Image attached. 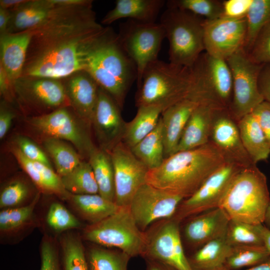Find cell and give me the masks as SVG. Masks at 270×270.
Returning <instances> with one entry per match:
<instances>
[{
    "mask_svg": "<svg viewBox=\"0 0 270 270\" xmlns=\"http://www.w3.org/2000/svg\"><path fill=\"white\" fill-rule=\"evenodd\" d=\"M216 109L206 104L196 107L186 123L176 152L193 149L210 142Z\"/></svg>",
    "mask_w": 270,
    "mask_h": 270,
    "instance_id": "24",
    "label": "cell"
},
{
    "mask_svg": "<svg viewBox=\"0 0 270 270\" xmlns=\"http://www.w3.org/2000/svg\"><path fill=\"white\" fill-rule=\"evenodd\" d=\"M259 229L262 239L264 246L270 257V229L262 224H259Z\"/></svg>",
    "mask_w": 270,
    "mask_h": 270,
    "instance_id": "53",
    "label": "cell"
},
{
    "mask_svg": "<svg viewBox=\"0 0 270 270\" xmlns=\"http://www.w3.org/2000/svg\"><path fill=\"white\" fill-rule=\"evenodd\" d=\"M231 248L224 236L206 243L188 259L193 270H209L224 266Z\"/></svg>",
    "mask_w": 270,
    "mask_h": 270,
    "instance_id": "31",
    "label": "cell"
},
{
    "mask_svg": "<svg viewBox=\"0 0 270 270\" xmlns=\"http://www.w3.org/2000/svg\"><path fill=\"white\" fill-rule=\"evenodd\" d=\"M44 146L53 160L56 172L60 177L70 172L82 160L80 154L66 141L46 138Z\"/></svg>",
    "mask_w": 270,
    "mask_h": 270,
    "instance_id": "33",
    "label": "cell"
},
{
    "mask_svg": "<svg viewBox=\"0 0 270 270\" xmlns=\"http://www.w3.org/2000/svg\"><path fill=\"white\" fill-rule=\"evenodd\" d=\"M28 193V186L22 180H16L8 183L0 192V208L6 209L19 206L25 200Z\"/></svg>",
    "mask_w": 270,
    "mask_h": 270,
    "instance_id": "43",
    "label": "cell"
},
{
    "mask_svg": "<svg viewBox=\"0 0 270 270\" xmlns=\"http://www.w3.org/2000/svg\"><path fill=\"white\" fill-rule=\"evenodd\" d=\"M183 200L146 182L138 190L128 207L137 226L144 232L154 222L172 218Z\"/></svg>",
    "mask_w": 270,
    "mask_h": 270,
    "instance_id": "16",
    "label": "cell"
},
{
    "mask_svg": "<svg viewBox=\"0 0 270 270\" xmlns=\"http://www.w3.org/2000/svg\"><path fill=\"white\" fill-rule=\"evenodd\" d=\"M246 20V36L242 50L247 54L258 34L270 20V0H252Z\"/></svg>",
    "mask_w": 270,
    "mask_h": 270,
    "instance_id": "37",
    "label": "cell"
},
{
    "mask_svg": "<svg viewBox=\"0 0 270 270\" xmlns=\"http://www.w3.org/2000/svg\"><path fill=\"white\" fill-rule=\"evenodd\" d=\"M186 220L184 236L191 246L198 248L225 236L230 218L220 207L202 212Z\"/></svg>",
    "mask_w": 270,
    "mask_h": 270,
    "instance_id": "21",
    "label": "cell"
},
{
    "mask_svg": "<svg viewBox=\"0 0 270 270\" xmlns=\"http://www.w3.org/2000/svg\"><path fill=\"white\" fill-rule=\"evenodd\" d=\"M121 110L111 96L100 87L92 126L98 147L107 152L122 140L126 122L122 116Z\"/></svg>",
    "mask_w": 270,
    "mask_h": 270,
    "instance_id": "19",
    "label": "cell"
},
{
    "mask_svg": "<svg viewBox=\"0 0 270 270\" xmlns=\"http://www.w3.org/2000/svg\"><path fill=\"white\" fill-rule=\"evenodd\" d=\"M118 34L122 48L136 66L138 87L146 66L158 59L166 38L164 30L160 23L128 20L120 26Z\"/></svg>",
    "mask_w": 270,
    "mask_h": 270,
    "instance_id": "9",
    "label": "cell"
},
{
    "mask_svg": "<svg viewBox=\"0 0 270 270\" xmlns=\"http://www.w3.org/2000/svg\"><path fill=\"white\" fill-rule=\"evenodd\" d=\"M264 222L266 224V226L270 229V203L266 210Z\"/></svg>",
    "mask_w": 270,
    "mask_h": 270,
    "instance_id": "56",
    "label": "cell"
},
{
    "mask_svg": "<svg viewBox=\"0 0 270 270\" xmlns=\"http://www.w3.org/2000/svg\"><path fill=\"white\" fill-rule=\"evenodd\" d=\"M92 4L86 0L60 6L46 21L30 30L21 76L63 79L85 70L90 50L106 28L97 22Z\"/></svg>",
    "mask_w": 270,
    "mask_h": 270,
    "instance_id": "1",
    "label": "cell"
},
{
    "mask_svg": "<svg viewBox=\"0 0 270 270\" xmlns=\"http://www.w3.org/2000/svg\"><path fill=\"white\" fill-rule=\"evenodd\" d=\"M28 0H0V8L14 10L26 2Z\"/></svg>",
    "mask_w": 270,
    "mask_h": 270,
    "instance_id": "52",
    "label": "cell"
},
{
    "mask_svg": "<svg viewBox=\"0 0 270 270\" xmlns=\"http://www.w3.org/2000/svg\"><path fill=\"white\" fill-rule=\"evenodd\" d=\"M244 148L254 164L266 160L270 154V146L258 120L250 112L238 122Z\"/></svg>",
    "mask_w": 270,
    "mask_h": 270,
    "instance_id": "27",
    "label": "cell"
},
{
    "mask_svg": "<svg viewBox=\"0 0 270 270\" xmlns=\"http://www.w3.org/2000/svg\"><path fill=\"white\" fill-rule=\"evenodd\" d=\"M68 107L60 108L49 113L34 116L28 118L34 128L45 135L71 142L82 158L88 159L96 147L91 138L88 128Z\"/></svg>",
    "mask_w": 270,
    "mask_h": 270,
    "instance_id": "11",
    "label": "cell"
},
{
    "mask_svg": "<svg viewBox=\"0 0 270 270\" xmlns=\"http://www.w3.org/2000/svg\"><path fill=\"white\" fill-rule=\"evenodd\" d=\"M242 168L232 164L224 163L192 196L181 202L172 218L180 224L192 216L220 207L230 182Z\"/></svg>",
    "mask_w": 270,
    "mask_h": 270,
    "instance_id": "13",
    "label": "cell"
},
{
    "mask_svg": "<svg viewBox=\"0 0 270 270\" xmlns=\"http://www.w3.org/2000/svg\"><path fill=\"white\" fill-rule=\"evenodd\" d=\"M61 245L63 270H90L84 247L78 236L66 234Z\"/></svg>",
    "mask_w": 270,
    "mask_h": 270,
    "instance_id": "39",
    "label": "cell"
},
{
    "mask_svg": "<svg viewBox=\"0 0 270 270\" xmlns=\"http://www.w3.org/2000/svg\"><path fill=\"white\" fill-rule=\"evenodd\" d=\"M84 238L102 246L114 248L131 258L144 253L146 236L137 226L129 208L120 207L115 213L100 222L90 224Z\"/></svg>",
    "mask_w": 270,
    "mask_h": 270,
    "instance_id": "8",
    "label": "cell"
},
{
    "mask_svg": "<svg viewBox=\"0 0 270 270\" xmlns=\"http://www.w3.org/2000/svg\"><path fill=\"white\" fill-rule=\"evenodd\" d=\"M16 146L28 159L52 167L44 152L34 142L24 136H18L15 140Z\"/></svg>",
    "mask_w": 270,
    "mask_h": 270,
    "instance_id": "45",
    "label": "cell"
},
{
    "mask_svg": "<svg viewBox=\"0 0 270 270\" xmlns=\"http://www.w3.org/2000/svg\"><path fill=\"white\" fill-rule=\"evenodd\" d=\"M60 178L64 188L71 194H98L94 174L88 161L82 160L72 170Z\"/></svg>",
    "mask_w": 270,
    "mask_h": 270,
    "instance_id": "34",
    "label": "cell"
},
{
    "mask_svg": "<svg viewBox=\"0 0 270 270\" xmlns=\"http://www.w3.org/2000/svg\"><path fill=\"white\" fill-rule=\"evenodd\" d=\"M13 91L22 108L40 115L70 106L62 79L21 76L14 81Z\"/></svg>",
    "mask_w": 270,
    "mask_h": 270,
    "instance_id": "12",
    "label": "cell"
},
{
    "mask_svg": "<svg viewBox=\"0 0 270 270\" xmlns=\"http://www.w3.org/2000/svg\"><path fill=\"white\" fill-rule=\"evenodd\" d=\"M246 30V18L234 19L222 16L212 20H205L204 52L226 60L243 48Z\"/></svg>",
    "mask_w": 270,
    "mask_h": 270,
    "instance_id": "17",
    "label": "cell"
},
{
    "mask_svg": "<svg viewBox=\"0 0 270 270\" xmlns=\"http://www.w3.org/2000/svg\"><path fill=\"white\" fill-rule=\"evenodd\" d=\"M146 270H175L170 266L158 261L147 259Z\"/></svg>",
    "mask_w": 270,
    "mask_h": 270,
    "instance_id": "54",
    "label": "cell"
},
{
    "mask_svg": "<svg viewBox=\"0 0 270 270\" xmlns=\"http://www.w3.org/2000/svg\"><path fill=\"white\" fill-rule=\"evenodd\" d=\"M209 270H230L228 269V268L225 267L224 266H222L216 268L210 269Z\"/></svg>",
    "mask_w": 270,
    "mask_h": 270,
    "instance_id": "57",
    "label": "cell"
},
{
    "mask_svg": "<svg viewBox=\"0 0 270 270\" xmlns=\"http://www.w3.org/2000/svg\"><path fill=\"white\" fill-rule=\"evenodd\" d=\"M11 16L10 10L0 8V36L6 34Z\"/></svg>",
    "mask_w": 270,
    "mask_h": 270,
    "instance_id": "51",
    "label": "cell"
},
{
    "mask_svg": "<svg viewBox=\"0 0 270 270\" xmlns=\"http://www.w3.org/2000/svg\"><path fill=\"white\" fill-rule=\"evenodd\" d=\"M270 258L264 246H232L224 266L230 270H240L262 263Z\"/></svg>",
    "mask_w": 270,
    "mask_h": 270,
    "instance_id": "36",
    "label": "cell"
},
{
    "mask_svg": "<svg viewBox=\"0 0 270 270\" xmlns=\"http://www.w3.org/2000/svg\"><path fill=\"white\" fill-rule=\"evenodd\" d=\"M270 203L266 178L253 164L236 174L220 207L230 220L258 225L264 223Z\"/></svg>",
    "mask_w": 270,
    "mask_h": 270,
    "instance_id": "4",
    "label": "cell"
},
{
    "mask_svg": "<svg viewBox=\"0 0 270 270\" xmlns=\"http://www.w3.org/2000/svg\"><path fill=\"white\" fill-rule=\"evenodd\" d=\"M130 150L148 170L156 168L162 164L164 156L160 117L154 129Z\"/></svg>",
    "mask_w": 270,
    "mask_h": 270,
    "instance_id": "32",
    "label": "cell"
},
{
    "mask_svg": "<svg viewBox=\"0 0 270 270\" xmlns=\"http://www.w3.org/2000/svg\"><path fill=\"white\" fill-rule=\"evenodd\" d=\"M251 112L258 120L270 146V104L264 100Z\"/></svg>",
    "mask_w": 270,
    "mask_h": 270,
    "instance_id": "48",
    "label": "cell"
},
{
    "mask_svg": "<svg viewBox=\"0 0 270 270\" xmlns=\"http://www.w3.org/2000/svg\"><path fill=\"white\" fill-rule=\"evenodd\" d=\"M222 1L218 0H170L166 7L188 11L206 20L222 16Z\"/></svg>",
    "mask_w": 270,
    "mask_h": 270,
    "instance_id": "40",
    "label": "cell"
},
{
    "mask_svg": "<svg viewBox=\"0 0 270 270\" xmlns=\"http://www.w3.org/2000/svg\"><path fill=\"white\" fill-rule=\"evenodd\" d=\"M225 162L221 152L210 141L166 158L159 166L148 170L146 182L185 199Z\"/></svg>",
    "mask_w": 270,
    "mask_h": 270,
    "instance_id": "2",
    "label": "cell"
},
{
    "mask_svg": "<svg viewBox=\"0 0 270 270\" xmlns=\"http://www.w3.org/2000/svg\"><path fill=\"white\" fill-rule=\"evenodd\" d=\"M218 148L226 162L241 168L254 164L242 144L237 122L228 108H216L210 140Z\"/></svg>",
    "mask_w": 270,
    "mask_h": 270,
    "instance_id": "18",
    "label": "cell"
},
{
    "mask_svg": "<svg viewBox=\"0 0 270 270\" xmlns=\"http://www.w3.org/2000/svg\"><path fill=\"white\" fill-rule=\"evenodd\" d=\"M190 68L192 82L188 96L214 108H228L232 78L226 60L204 52Z\"/></svg>",
    "mask_w": 270,
    "mask_h": 270,
    "instance_id": "7",
    "label": "cell"
},
{
    "mask_svg": "<svg viewBox=\"0 0 270 270\" xmlns=\"http://www.w3.org/2000/svg\"><path fill=\"white\" fill-rule=\"evenodd\" d=\"M60 6L50 0H28L10 10L11 18L6 34L19 33L36 28L50 18Z\"/></svg>",
    "mask_w": 270,
    "mask_h": 270,
    "instance_id": "25",
    "label": "cell"
},
{
    "mask_svg": "<svg viewBox=\"0 0 270 270\" xmlns=\"http://www.w3.org/2000/svg\"><path fill=\"white\" fill-rule=\"evenodd\" d=\"M205 19L188 11L167 7L159 22L169 44V62L191 68L205 51Z\"/></svg>",
    "mask_w": 270,
    "mask_h": 270,
    "instance_id": "6",
    "label": "cell"
},
{
    "mask_svg": "<svg viewBox=\"0 0 270 270\" xmlns=\"http://www.w3.org/2000/svg\"><path fill=\"white\" fill-rule=\"evenodd\" d=\"M191 82L190 68L158 59L144 70L136 106H157L163 112L188 96Z\"/></svg>",
    "mask_w": 270,
    "mask_h": 270,
    "instance_id": "5",
    "label": "cell"
},
{
    "mask_svg": "<svg viewBox=\"0 0 270 270\" xmlns=\"http://www.w3.org/2000/svg\"><path fill=\"white\" fill-rule=\"evenodd\" d=\"M40 270H61L58 252L50 240H44L40 248Z\"/></svg>",
    "mask_w": 270,
    "mask_h": 270,
    "instance_id": "46",
    "label": "cell"
},
{
    "mask_svg": "<svg viewBox=\"0 0 270 270\" xmlns=\"http://www.w3.org/2000/svg\"><path fill=\"white\" fill-rule=\"evenodd\" d=\"M3 100L0 106V138L2 140L8 132L16 114L8 104Z\"/></svg>",
    "mask_w": 270,
    "mask_h": 270,
    "instance_id": "49",
    "label": "cell"
},
{
    "mask_svg": "<svg viewBox=\"0 0 270 270\" xmlns=\"http://www.w3.org/2000/svg\"><path fill=\"white\" fill-rule=\"evenodd\" d=\"M84 70L122 110L128 92L137 80V70L120 44L118 34L110 28H106L94 45Z\"/></svg>",
    "mask_w": 270,
    "mask_h": 270,
    "instance_id": "3",
    "label": "cell"
},
{
    "mask_svg": "<svg viewBox=\"0 0 270 270\" xmlns=\"http://www.w3.org/2000/svg\"><path fill=\"white\" fill-rule=\"evenodd\" d=\"M199 104L187 96L162 112L164 158L176 152L186 123Z\"/></svg>",
    "mask_w": 270,
    "mask_h": 270,
    "instance_id": "22",
    "label": "cell"
},
{
    "mask_svg": "<svg viewBox=\"0 0 270 270\" xmlns=\"http://www.w3.org/2000/svg\"><path fill=\"white\" fill-rule=\"evenodd\" d=\"M162 110L154 106L138 108L134 118L126 122L122 142L130 149L152 132L157 126Z\"/></svg>",
    "mask_w": 270,
    "mask_h": 270,
    "instance_id": "29",
    "label": "cell"
},
{
    "mask_svg": "<svg viewBox=\"0 0 270 270\" xmlns=\"http://www.w3.org/2000/svg\"><path fill=\"white\" fill-rule=\"evenodd\" d=\"M70 106L88 127L92 126L98 100L100 86L86 70L62 79Z\"/></svg>",
    "mask_w": 270,
    "mask_h": 270,
    "instance_id": "20",
    "label": "cell"
},
{
    "mask_svg": "<svg viewBox=\"0 0 270 270\" xmlns=\"http://www.w3.org/2000/svg\"><path fill=\"white\" fill-rule=\"evenodd\" d=\"M108 152L114 170L115 203L120 207L129 206L138 190L146 183L149 170L122 142Z\"/></svg>",
    "mask_w": 270,
    "mask_h": 270,
    "instance_id": "15",
    "label": "cell"
},
{
    "mask_svg": "<svg viewBox=\"0 0 270 270\" xmlns=\"http://www.w3.org/2000/svg\"><path fill=\"white\" fill-rule=\"evenodd\" d=\"M90 270H128L131 257L116 249L92 247L86 252Z\"/></svg>",
    "mask_w": 270,
    "mask_h": 270,
    "instance_id": "35",
    "label": "cell"
},
{
    "mask_svg": "<svg viewBox=\"0 0 270 270\" xmlns=\"http://www.w3.org/2000/svg\"><path fill=\"white\" fill-rule=\"evenodd\" d=\"M46 222L56 232H62L80 226V222L62 204L53 202L48 211Z\"/></svg>",
    "mask_w": 270,
    "mask_h": 270,
    "instance_id": "42",
    "label": "cell"
},
{
    "mask_svg": "<svg viewBox=\"0 0 270 270\" xmlns=\"http://www.w3.org/2000/svg\"><path fill=\"white\" fill-rule=\"evenodd\" d=\"M226 60L232 78V96L228 110L238 122L264 101L258 86L263 64L252 62L242 49Z\"/></svg>",
    "mask_w": 270,
    "mask_h": 270,
    "instance_id": "10",
    "label": "cell"
},
{
    "mask_svg": "<svg viewBox=\"0 0 270 270\" xmlns=\"http://www.w3.org/2000/svg\"><path fill=\"white\" fill-rule=\"evenodd\" d=\"M68 200L90 224L100 222L115 213L120 207L114 202L108 200L98 194L70 195Z\"/></svg>",
    "mask_w": 270,
    "mask_h": 270,
    "instance_id": "28",
    "label": "cell"
},
{
    "mask_svg": "<svg viewBox=\"0 0 270 270\" xmlns=\"http://www.w3.org/2000/svg\"><path fill=\"white\" fill-rule=\"evenodd\" d=\"M40 194H38L28 205L6 208L0 212V230L2 232L12 231L23 226L32 217Z\"/></svg>",
    "mask_w": 270,
    "mask_h": 270,
    "instance_id": "41",
    "label": "cell"
},
{
    "mask_svg": "<svg viewBox=\"0 0 270 270\" xmlns=\"http://www.w3.org/2000/svg\"><path fill=\"white\" fill-rule=\"evenodd\" d=\"M247 55L258 64L270 63V20L258 34Z\"/></svg>",
    "mask_w": 270,
    "mask_h": 270,
    "instance_id": "44",
    "label": "cell"
},
{
    "mask_svg": "<svg viewBox=\"0 0 270 270\" xmlns=\"http://www.w3.org/2000/svg\"><path fill=\"white\" fill-rule=\"evenodd\" d=\"M240 270H270V258L258 264Z\"/></svg>",
    "mask_w": 270,
    "mask_h": 270,
    "instance_id": "55",
    "label": "cell"
},
{
    "mask_svg": "<svg viewBox=\"0 0 270 270\" xmlns=\"http://www.w3.org/2000/svg\"><path fill=\"white\" fill-rule=\"evenodd\" d=\"M88 161L92 168L98 194L115 202L114 170L109 153L96 147L90 154Z\"/></svg>",
    "mask_w": 270,
    "mask_h": 270,
    "instance_id": "30",
    "label": "cell"
},
{
    "mask_svg": "<svg viewBox=\"0 0 270 270\" xmlns=\"http://www.w3.org/2000/svg\"><path fill=\"white\" fill-rule=\"evenodd\" d=\"M163 0H117L114 7L104 17L101 23L109 25L127 18L144 22H155L164 6Z\"/></svg>",
    "mask_w": 270,
    "mask_h": 270,
    "instance_id": "26",
    "label": "cell"
},
{
    "mask_svg": "<svg viewBox=\"0 0 270 270\" xmlns=\"http://www.w3.org/2000/svg\"><path fill=\"white\" fill-rule=\"evenodd\" d=\"M258 86L264 100L270 104V63L262 65L258 75Z\"/></svg>",
    "mask_w": 270,
    "mask_h": 270,
    "instance_id": "50",
    "label": "cell"
},
{
    "mask_svg": "<svg viewBox=\"0 0 270 270\" xmlns=\"http://www.w3.org/2000/svg\"><path fill=\"white\" fill-rule=\"evenodd\" d=\"M252 0H222V16L230 18H246Z\"/></svg>",
    "mask_w": 270,
    "mask_h": 270,
    "instance_id": "47",
    "label": "cell"
},
{
    "mask_svg": "<svg viewBox=\"0 0 270 270\" xmlns=\"http://www.w3.org/2000/svg\"><path fill=\"white\" fill-rule=\"evenodd\" d=\"M31 37L30 30L0 36V66L12 85L22 76Z\"/></svg>",
    "mask_w": 270,
    "mask_h": 270,
    "instance_id": "23",
    "label": "cell"
},
{
    "mask_svg": "<svg viewBox=\"0 0 270 270\" xmlns=\"http://www.w3.org/2000/svg\"><path fill=\"white\" fill-rule=\"evenodd\" d=\"M179 224L172 218L162 220L146 232L143 256L161 262L175 270H193L184 253Z\"/></svg>",
    "mask_w": 270,
    "mask_h": 270,
    "instance_id": "14",
    "label": "cell"
},
{
    "mask_svg": "<svg viewBox=\"0 0 270 270\" xmlns=\"http://www.w3.org/2000/svg\"><path fill=\"white\" fill-rule=\"evenodd\" d=\"M231 246H264L259 224L254 225L230 220L225 234Z\"/></svg>",
    "mask_w": 270,
    "mask_h": 270,
    "instance_id": "38",
    "label": "cell"
}]
</instances>
